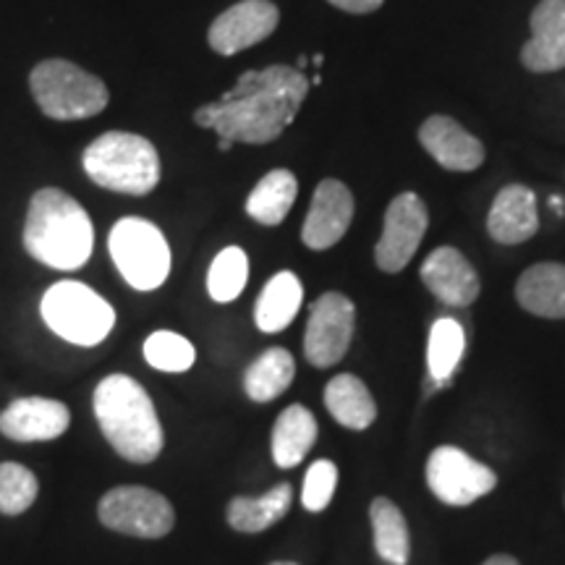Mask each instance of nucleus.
Segmentation results:
<instances>
[{
    "instance_id": "1",
    "label": "nucleus",
    "mask_w": 565,
    "mask_h": 565,
    "mask_svg": "<svg viewBox=\"0 0 565 565\" xmlns=\"http://www.w3.org/2000/svg\"><path fill=\"white\" fill-rule=\"evenodd\" d=\"M307 92L309 79L301 68L278 63L263 71H246L221 100L202 105L194 113V124L212 129L231 145H267L294 124Z\"/></svg>"
},
{
    "instance_id": "20",
    "label": "nucleus",
    "mask_w": 565,
    "mask_h": 565,
    "mask_svg": "<svg viewBox=\"0 0 565 565\" xmlns=\"http://www.w3.org/2000/svg\"><path fill=\"white\" fill-rule=\"evenodd\" d=\"M317 435H320V427H317L315 414L307 406L294 404L282 408L278 419H275L270 437L275 466L278 469H294V466H299L309 456V450L315 448Z\"/></svg>"
},
{
    "instance_id": "4",
    "label": "nucleus",
    "mask_w": 565,
    "mask_h": 565,
    "mask_svg": "<svg viewBox=\"0 0 565 565\" xmlns=\"http://www.w3.org/2000/svg\"><path fill=\"white\" fill-rule=\"evenodd\" d=\"M84 171L97 186L118 194L145 196L160 181V154L150 139L108 131L84 152Z\"/></svg>"
},
{
    "instance_id": "31",
    "label": "nucleus",
    "mask_w": 565,
    "mask_h": 565,
    "mask_svg": "<svg viewBox=\"0 0 565 565\" xmlns=\"http://www.w3.org/2000/svg\"><path fill=\"white\" fill-rule=\"evenodd\" d=\"M338 490V466L330 458H320L309 466L301 487V505L309 513H320L330 505Z\"/></svg>"
},
{
    "instance_id": "18",
    "label": "nucleus",
    "mask_w": 565,
    "mask_h": 565,
    "mask_svg": "<svg viewBox=\"0 0 565 565\" xmlns=\"http://www.w3.org/2000/svg\"><path fill=\"white\" fill-rule=\"evenodd\" d=\"M540 231V212H536V196L532 189L511 183L494 196L490 215H487V233L492 242L503 246L524 244Z\"/></svg>"
},
{
    "instance_id": "6",
    "label": "nucleus",
    "mask_w": 565,
    "mask_h": 565,
    "mask_svg": "<svg viewBox=\"0 0 565 565\" xmlns=\"http://www.w3.org/2000/svg\"><path fill=\"white\" fill-rule=\"evenodd\" d=\"M42 320L74 345H97L116 328V309L79 280L55 282L42 296Z\"/></svg>"
},
{
    "instance_id": "28",
    "label": "nucleus",
    "mask_w": 565,
    "mask_h": 565,
    "mask_svg": "<svg viewBox=\"0 0 565 565\" xmlns=\"http://www.w3.org/2000/svg\"><path fill=\"white\" fill-rule=\"evenodd\" d=\"M246 280H249V257L242 246H228L212 259L207 273V291L212 301L228 303L242 296Z\"/></svg>"
},
{
    "instance_id": "3",
    "label": "nucleus",
    "mask_w": 565,
    "mask_h": 565,
    "mask_svg": "<svg viewBox=\"0 0 565 565\" xmlns=\"http://www.w3.org/2000/svg\"><path fill=\"white\" fill-rule=\"evenodd\" d=\"M24 246L53 270H79L95 249V228L74 196L61 189H40L26 212Z\"/></svg>"
},
{
    "instance_id": "30",
    "label": "nucleus",
    "mask_w": 565,
    "mask_h": 565,
    "mask_svg": "<svg viewBox=\"0 0 565 565\" xmlns=\"http://www.w3.org/2000/svg\"><path fill=\"white\" fill-rule=\"evenodd\" d=\"M40 482L26 466L21 463H0V513L19 515L30 511L38 500Z\"/></svg>"
},
{
    "instance_id": "5",
    "label": "nucleus",
    "mask_w": 565,
    "mask_h": 565,
    "mask_svg": "<svg viewBox=\"0 0 565 565\" xmlns=\"http://www.w3.org/2000/svg\"><path fill=\"white\" fill-rule=\"evenodd\" d=\"M30 87L40 110L53 121H82L108 108V87L100 76L89 74L71 61H42L34 66Z\"/></svg>"
},
{
    "instance_id": "11",
    "label": "nucleus",
    "mask_w": 565,
    "mask_h": 565,
    "mask_svg": "<svg viewBox=\"0 0 565 565\" xmlns=\"http://www.w3.org/2000/svg\"><path fill=\"white\" fill-rule=\"evenodd\" d=\"M429 225L427 204L422 202L419 194L404 192L387 204L383 236L374 246V263L387 275L406 270L412 263L416 249L424 242V233Z\"/></svg>"
},
{
    "instance_id": "33",
    "label": "nucleus",
    "mask_w": 565,
    "mask_h": 565,
    "mask_svg": "<svg viewBox=\"0 0 565 565\" xmlns=\"http://www.w3.org/2000/svg\"><path fill=\"white\" fill-rule=\"evenodd\" d=\"M482 565H521V563L515 561L513 555H503V553H500V555H492V557H487V561H484Z\"/></svg>"
},
{
    "instance_id": "14",
    "label": "nucleus",
    "mask_w": 565,
    "mask_h": 565,
    "mask_svg": "<svg viewBox=\"0 0 565 565\" xmlns=\"http://www.w3.org/2000/svg\"><path fill=\"white\" fill-rule=\"evenodd\" d=\"M71 424L66 404L53 398H17L0 412V433L17 443H47L61 437Z\"/></svg>"
},
{
    "instance_id": "19",
    "label": "nucleus",
    "mask_w": 565,
    "mask_h": 565,
    "mask_svg": "<svg viewBox=\"0 0 565 565\" xmlns=\"http://www.w3.org/2000/svg\"><path fill=\"white\" fill-rule=\"evenodd\" d=\"M515 301L534 317L565 320V265L540 263L526 267L515 280Z\"/></svg>"
},
{
    "instance_id": "26",
    "label": "nucleus",
    "mask_w": 565,
    "mask_h": 565,
    "mask_svg": "<svg viewBox=\"0 0 565 565\" xmlns=\"http://www.w3.org/2000/svg\"><path fill=\"white\" fill-rule=\"evenodd\" d=\"M296 377V362L291 351L280 349H267L263 356L254 362L244 374V391L252 401L257 404H270L291 387Z\"/></svg>"
},
{
    "instance_id": "15",
    "label": "nucleus",
    "mask_w": 565,
    "mask_h": 565,
    "mask_svg": "<svg viewBox=\"0 0 565 565\" xmlns=\"http://www.w3.org/2000/svg\"><path fill=\"white\" fill-rule=\"evenodd\" d=\"M419 275L429 294L448 307H471L482 291L475 265L454 246H440L429 254Z\"/></svg>"
},
{
    "instance_id": "16",
    "label": "nucleus",
    "mask_w": 565,
    "mask_h": 565,
    "mask_svg": "<svg viewBox=\"0 0 565 565\" xmlns=\"http://www.w3.org/2000/svg\"><path fill=\"white\" fill-rule=\"evenodd\" d=\"M532 38L521 51V61L534 74L565 68V0H540L529 17Z\"/></svg>"
},
{
    "instance_id": "12",
    "label": "nucleus",
    "mask_w": 565,
    "mask_h": 565,
    "mask_svg": "<svg viewBox=\"0 0 565 565\" xmlns=\"http://www.w3.org/2000/svg\"><path fill=\"white\" fill-rule=\"evenodd\" d=\"M278 21L280 11L270 0H242L212 21L210 47L217 55H236L270 38Z\"/></svg>"
},
{
    "instance_id": "2",
    "label": "nucleus",
    "mask_w": 565,
    "mask_h": 565,
    "mask_svg": "<svg viewBox=\"0 0 565 565\" xmlns=\"http://www.w3.org/2000/svg\"><path fill=\"white\" fill-rule=\"evenodd\" d=\"M95 416L118 456L131 463H152L160 456L162 424L150 393L129 374H108L95 387Z\"/></svg>"
},
{
    "instance_id": "17",
    "label": "nucleus",
    "mask_w": 565,
    "mask_h": 565,
    "mask_svg": "<svg viewBox=\"0 0 565 565\" xmlns=\"http://www.w3.org/2000/svg\"><path fill=\"white\" fill-rule=\"evenodd\" d=\"M419 141L448 171L469 173L484 162L482 141L450 116H429L419 129Z\"/></svg>"
},
{
    "instance_id": "21",
    "label": "nucleus",
    "mask_w": 565,
    "mask_h": 565,
    "mask_svg": "<svg viewBox=\"0 0 565 565\" xmlns=\"http://www.w3.org/2000/svg\"><path fill=\"white\" fill-rule=\"evenodd\" d=\"M291 503L294 487L280 482L265 494H254V498L252 494H236L228 503L225 519H228V526L236 529V532L259 534L278 524L282 515L291 511Z\"/></svg>"
},
{
    "instance_id": "29",
    "label": "nucleus",
    "mask_w": 565,
    "mask_h": 565,
    "mask_svg": "<svg viewBox=\"0 0 565 565\" xmlns=\"http://www.w3.org/2000/svg\"><path fill=\"white\" fill-rule=\"evenodd\" d=\"M141 353H145L147 364H150L152 370L171 372V374L192 370L196 359L192 341H186L183 335L173 333V330H154V333L145 341Z\"/></svg>"
},
{
    "instance_id": "27",
    "label": "nucleus",
    "mask_w": 565,
    "mask_h": 565,
    "mask_svg": "<svg viewBox=\"0 0 565 565\" xmlns=\"http://www.w3.org/2000/svg\"><path fill=\"white\" fill-rule=\"evenodd\" d=\"M466 351V335L463 328L450 317H443L433 324L429 330V343H427V366H429V380L437 387H448L450 377L461 364Z\"/></svg>"
},
{
    "instance_id": "22",
    "label": "nucleus",
    "mask_w": 565,
    "mask_h": 565,
    "mask_svg": "<svg viewBox=\"0 0 565 565\" xmlns=\"http://www.w3.org/2000/svg\"><path fill=\"white\" fill-rule=\"evenodd\" d=\"M324 406L338 424L353 433H362L377 419V404H374L370 387L364 385L362 377L349 372L335 374L324 385Z\"/></svg>"
},
{
    "instance_id": "34",
    "label": "nucleus",
    "mask_w": 565,
    "mask_h": 565,
    "mask_svg": "<svg viewBox=\"0 0 565 565\" xmlns=\"http://www.w3.org/2000/svg\"><path fill=\"white\" fill-rule=\"evenodd\" d=\"M270 565H299V563H291V561H275Z\"/></svg>"
},
{
    "instance_id": "25",
    "label": "nucleus",
    "mask_w": 565,
    "mask_h": 565,
    "mask_svg": "<svg viewBox=\"0 0 565 565\" xmlns=\"http://www.w3.org/2000/svg\"><path fill=\"white\" fill-rule=\"evenodd\" d=\"M296 194H299V181L286 168H275L265 175L257 186L252 189L246 200V215L259 225H280L291 212Z\"/></svg>"
},
{
    "instance_id": "7",
    "label": "nucleus",
    "mask_w": 565,
    "mask_h": 565,
    "mask_svg": "<svg viewBox=\"0 0 565 565\" xmlns=\"http://www.w3.org/2000/svg\"><path fill=\"white\" fill-rule=\"evenodd\" d=\"M110 257L134 291H154L171 275V246L158 225L141 217H124L113 225Z\"/></svg>"
},
{
    "instance_id": "13",
    "label": "nucleus",
    "mask_w": 565,
    "mask_h": 565,
    "mask_svg": "<svg viewBox=\"0 0 565 565\" xmlns=\"http://www.w3.org/2000/svg\"><path fill=\"white\" fill-rule=\"evenodd\" d=\"M353 221V194L343 181L324 179L315 189L309 204L307 221L301 228V242L315 252H324L335 246L351 228Z\"/></svg>"
},
{
    "instance_id": "10",
    "label": "nucleus",
    "mask_w": 565,
    "mask_h": 565,
    "mask_svg": "<svg viewBox=\"0 0 565 565\" xmlns=\"http://www.w3.org/2000/svg\"><path fill=\"white\" fill-rule=\"evenodd\" d=\"M353 324H356V307L349 296L328 291L312 303L307 322V335H303V353L307 362L328 370L343 362L349 353Z\"/></svg>"
},
{
    "instance_id": "9",
    "label": "nucleus",
    "mask_w": 565,
    "mask_h": 565,
    "mask_svg": "<svg viewBox=\"0 0 565 565\" xmlns=\"http://www.w3.org/2000/svg\"><path fill=\"white\" fill-rule=\"evenodd\" d=\"M427 487L437 500L450 508H466L498 487L490 466L471 458L456 445H440L427 458Z\"/></svg>"
},
{
    "instance_id": "8",
    "label": "nucleus",
    "mask_w": 565,
    "mask_h": 565,
    "mask_svg": "<svg viewBox=\"0 0 565 565\" xmlns=\"http://www.w3.org/2000/svg\"><path fill=\"white\" fill-rule=\"evenodd\" d=\"M97 515L110 532L139 536V540H160V536L171 534L175 526L171 500L150 487L137 484L113 487L108 494H103Z\"/></svg>"
},
{
    "instance_id": "32",
    "label": "nucleus",
    "mask_w": 565,
    "mask_h": 565,
    "mask_svg": "<svg viewBox=\"0 0 565 565\" xmlns=\"http://www.w3.org/2000/svg\"><path fill=\"white\" fill-rule=\"evenodd\" d=\"M328 3L349 13H372L377 11L385 0H328Z\"/></svg>"
},
{
    "instance_id": "24",
    "label": "nucleus",
    "mask_w": 565,
    "mask_h": 565,
    "mask_svg": "<svg viewBox=\"0 0 565 565\" xmlns=\"http://www.w3.org/2000/svg\"><path fill=\"white\" fill-rule=\"evenodd\" d=\"M370 521L374 550L387 565H408L412 561V532H408V521L398 503L391 498H374L370 503Z\"/></svg>"
},
{
    "instance_id": "23",
    "label": "nucleus",
    "mask_w": 565,
    "mask_h": 565,
    "mask_svg": "<svg viewBox=\"0 0 565 565\" xmlns=\"http://www.w3.org/2000/svg\"><path fill=\"white\" fill-rule=\"evenodd\" d=\"M303 301L301 280L294 273L282 270L267 280L254 307V322L263 333H280L296 320Z\"/></svg>"
}]
</instances>
